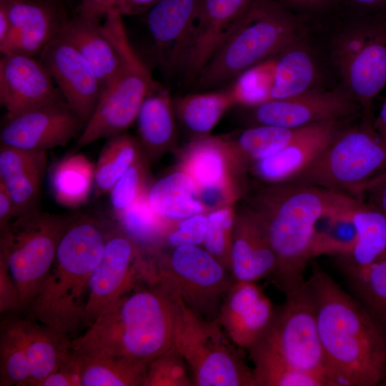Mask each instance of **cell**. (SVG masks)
I'll return each mask as SVG.
<instances>
[{
    "instance_id": "obj_1",
    "label": "cell",
    "mask_w": 386,
    "mask_h": 386,
    "mask_svg": "<svg viewBox=\"0 0 386 386\" xmlns=\"http://www.w3.org/2000/svg\"><path fill=\"white\" fill-rule=\"evenodd\" d=\"M307 282L322 351L339 386L382 383L386 376V342L366 309L316 264Z\"/></svg>"
},
{
    "instance_id": "obj_2",
    "label": "cell",
    "mask_w": 386,
    "mask_h": 386,
    "mask_svg": "<svg viewBox=\"0 0 386 386\" xmlns=\"http://www.w3.org/2000/svg\"><path fill=\"white\" fill-rule=\"evenodd\" d=\"M351 197L292 181L265 184L249 197L247 207L262 224L276 255L272 282L284 293L306 280L319 218Z\"/></svg>"
},
{
    "instance_id": "obj_3",
    "label": "cell",
    "mask_w": 386,
    "mask_h": 386,
    "mask_svg": "<svg viewBox=\"0 0 386 386\" xmlns=\"http://www.w3.org/2000/svg\"><path fill=\"white\" fill-rule=\"evenodd\" d=\"M177 294L158 282L137 286L107 307L73 351L94 352L148 367L173 346Z\"/></svg>"
},
{
    "instance_id": "obj_4",
    "label": "cell",
    "mask_w": 386,
    "mask_h": 386,
    "mask_svg": "<svg viewBox=\"0 0 386 386\" xmlns=\"http://www.w3.org/2000/svg\"><path fill=\"white\" fill-rule=\"evenodd\" d=\"M112 226L94 216L74 213L60 239L49 274L29 307L33 318L72 340L85 325L89 280Z\"/></svg>"
},
{
    "instance_id": "obj_5",
    "label": "cell",
    "mask_w": 386,
    "mask_h": 386,
    "mask_svg": "<svg viewBox=\"0 0 386 386\" xmlns=\"http://www.w3.org/2000/svg\"><path fill=\"white\" fill-rule=\"evenodd\" d=\"M295 16L274 0H253L234 31L192 84L207 90L234 81L244 71L297 42Z\"/></svg>"
},
{
    "instance_id": "obj_6",
    "label": "cell",
    "mask_w": 386,
    "mask_h": 386,
    "mask_svg": "<svg viewBox=\"0 0 386 386\" xmlns=\"http://www.w3.org/2000/svg\"><path fill=\"white\" fill-rule=\"evenodd\" d=\"M173 346L184 359L194 386H256L242 350L217 320L192 310L177 295Z\"/></svg>"
},
{
    "instance_id": "obj_7",
    "label": "cell",
    "mask_w": 386,
    "mask_h": 386,
    "mask_svg": "<svg viewBox=\"0 0 386 386\" xmlns=\"http://www.w3.org/2000/svg\"><path fill=\"white\" fill-rule=\"evenodd\" d=\"M372 121L362 117L360 124L342 129L291 181L346 193L362 200L363 186L386 170V138L374 127Z\"/></svg>"
},
{
    "instance_id": "obj_8",
    "label": "cell",
    "mask_w": 386,
    "mask_h": 386,
    "mask_svg": "<svg viewBox=\"0 0 386 386\" xmlns=\"http://www.w3.org/2000/svg\"><path fill=\"white\" fill-rule=\"evenodd\" d=\"M74 215L36 209L15 217L0 230V254L6 261L21 307H29L40 291Z\"/></svg>"
},
{
    "instance_id": "obj_9",
    "label": "cell",
    "mask_w": 386,
    "mask_h": 386,
    "mask_svg": "<svg viewBox=\"0 0 386 386\" xmlns=\"http://www.w3.org/2000/svg\"><path fill=\"white\" fill-rule=\"evenodd\" d=\"M272 325L252 347H257L299 370L339 386L325 357L318 335L316 311L307 280L287 291Z\"/></svg>"
},
{
    "instance_id": "obj_10",
    "label": "cell",
    "mask_w": 386,
    "mask_h": 386,
    "mask_svg": "<svg viewBox=\"0 0 386 386\" xmlns=\"http://www.w3.org/2000/svg\"><path fill=\"white\" fill-rule=\"evenodd\" d=\"M156 282L177 293L199 315L217 320L234 282L232 273L204 248L183 245L152 252Z\"/></svg>"
},
{
    "instance_id": "obj_11",
    "label": "cell",
    "mask_w": 386,
    "mask_h": 386,
    "mask_svg": "<svg viewBox=\"0 0 386 386\" xmlns=\"http://www.w3.org/2000/svg\"><path fill=\"white\" fill-rule=\"evenodd\" d=\"M154 279L152 253L113 224L102 257L89 280L85 325L89 327L107 307L139 286L140 280L153 282Z\"/></svg>"
},
{
    "instance_id": "obj_12",
    "label": "cell",
    "mask_w": 386,
    "mask_h": 386,
    "mask_svg": "<svg viewBox=\"0 0 386 386\" xmlns=\"http://www.w3.org/2000/svg\"><path fill=\"white\" fill-rule=\"evenodd\" d=\"M117 49L122 61L121 71L102 92L93 114L77 139L79 147L124 133L136 121L154 81L129 41L119 44Z\"/></svg>"
},
{
    "instance_id": "obj_13",
    "label": "cell",
    "mask_w": 386,
    "mask_h": 386,
    "mask_svg": "<svg viewBox=\"0 0 386 386\" xmlns=\"http://www.w3.org/2000/svg\"><path fill=\"white\" fill-rule=\"evenodd\" d=\"M335 56L362 117L373 119L372 102L386 86V29L364 26L345 33L337 44Z\"/></svg>"
},
{
    "instance_id": "obj_14",
    "label": "cell",
    "mask_w": 386,
    "mask_h": 386,
    "mask_svg": "<svg viewBox=\"0 0 386 386\" xmlns=\"http://www.w3.org/2000/svg\"><path fill=\"white\" fill-rule=\"evenodd\" d=\"M85 123L64 97L4 119L1 145L44 151L66 146L83 130Z\"/></svg>"
},
{
    "instance_id": "obj_15",
    "label": "cell",
    "mask_w": 386,
    "mask_h": 386,
    "mask_svg": "<svg viewBox=\"0 0 386 386\" xmlns=\"http://www.w3.org/2000/svg\"><path fill=\"white\" fill-rule=\"evenodd\" d=\"M252 1L201 0L180 72L186 86L194 84Z\"/></svg>"
},
{
    "instance_id": "obj_16",
    "label": "cell",
    "mask_w": 386,
    "mask_h": 386,
    "mask_svg": "<svg viewBox=\"0 0 386 386\" xmlns=\"http://www.w3.org/2000/svg\"><path fill=\"white\" fill-rule=\"evenodd\" d=\"M39 54V61L55 81L64 99L86 124L102 94L94 70L76 48L59 34Z\"/></svg>"
},
{
    "instance_id": "obj_17",
    "label": "cell",
    "mask_w": 386,
    "mask_h": 386,
    "mask_svg": "<svg viewBox=\"0 0 386 386\" xmlns=\"http://www.w3.org/2000/svg\"><path fill=\"white\" fill-rule=\"evenodd\" d=\"M357 102L341 91L310 89L281 99H273L252 107L254 125L299 128L315 123L342 119L357 111Z\"/></svg>"
},
{
    "instance_id": "obj_18",
    "label": "cell",
    "mask_w": 386,
    "mask_h": 386,
    "mask_svg": "<svg viewBox=\"0 0 386 386\" xmlns=\"http://www.w3.org/2000/svg\"><path fill=\"white\" fill-rule=\"evenodd\" d=\"M246 166L228 138L204 136L187 147L178 167L192 177L198 192L242 193Z\"/></svg>"
},
{
    "instance_id": "obj_19",
    "label": "cell",
    "mask_w": 386,
    "mask_h": 386,
    "mask_svg": "<svg viewBox=\"0 0 386 386\" xmlns=\"http://www.w3.org/2000/svg\"><path fill=\"white\" fill-rule=\"evenodd\" d=\"M62 96L39 60L20 54H2L0 104L6 109V119Z\"/></svg>"
},
{
    "instance_id": "obj_20",
    "label": "cell",
    "mask_w": 386,
    "mask_h": 386,
    "mask_svg": "<svg viewBox=\"0 0 386 386\" xmlns=\"http://www.w3.org/2000/svg\"><path fill=\"white\" fill-rule=\"evenodd\" d=\"M276 311L256 282L234 281L223 300L217 320L229 339L247 351L267 332Z\"/></svg>"
},
{
    "instance_id": "obj_21",
    "label": "cell",
    "mask_w": 386,
    "mask_h": 386,
    "mask_svg": "<svg viewBox=\"0 0 386 386\" xmlns=\"http://www.w3.org/2000/svg\"><path fill=\"white\" fill-rule=\"evenodd\" d=\"M11 29L0 46L1 54L33 56L56 36L66 21L63 10L52 0H0Z\"/></svg>"
},
{
    "instance_id": "obj_22",
    "label": "cell",
    "mask_w": 386,
    "mask_h": 386,
    "mask_svg": "<svg viewBox=\"0 0 386 386\" xmlns=\"http://www.w3.org/2000/svg\"><path fill=\"white\" fill-rule=\"evenodd\" d=\"M201 0H162L147 12L157 61L168 76L180 74Z\"/></svg>"
},
{
    "instance_id": "obj_23",
    "label": "cell",
    "mask_w": 386,
    "mask_h": 386,
    "mask_svg": "<svg viewBox=\"0 0 386 386\" xmlns=\"http://www.w3.org/2000/svg\"><path fill=\"white\" fill-rule=\"evenodd\" d=\"M341 120H327L307 126L283 149L252 162V173L264 184L291 181L317 157L342 129Z\"/></svg>"
},
{
    "instance_id": "obj_24",
    "label": "cell",
    "mask_w": 386,
    "mask_h": 386,
    "mask_svg": "<svg viewBox=\"0 0 386 386\" xmlns=\"http://www.w3.org/2000/svg\"><path fill=\"white\" fill-rule=\"evenodd\" d=\"M277 258L265 230L247 206L236 213L231 256L234 281L257 282L271 277Z\"/></svg>"
},
{
    "instance_id": "obj_25",
    "label": "cell",
    "mask_w": 386,
    "mask_h": 386,
    "mask_svg": "<svg viewBox=\"0 0 386 386\" xmlns=\"http://www.w3.org/2000/svg\"><path fill=\"white\" fill-rule=\"evenodd\" d=\"M46 169V152L0 145V183L12 199L16 217L39 209Z\"/></svg>"
},
{
    "instance_id": "obj_26",
    "label": "cell",
    "mask_w": 386,
    "mask_h": 386,
    "mask_svg": "<svg viewBox=\"0 0 386 386\" xmlns=\"http://www.w3.org/2000/svg\"><path fill=\"white\" fill-rule=\"evenodd\" d=\"M59 34L69 41L89 64L103 92L119 74L122 61L100 20L77 14L68 19Z\"/></svg>"
},
{
    "instance_id": "obj_27",
    "label": "cell",
    "mask_w": 386,
    "mask_h": 386,
    "mask_svg": "<svg viewBox=\"0 0 386 386\" xmlns=\"http://www.w3.org/2000/svg\"><path fill=\"white\" fill-rule=\"evenodd\" d=\"M174 102L160 83L153 81L137 117L138 141L149 161L173 147L177 137Z\"/></svg>"
},
{
    "instance_id": "obj_28",
    "label": "cell",
    "mask_w": 386,
    "mask_h": 386,
    "mask_svg": "<svg viewBox=\"0 0 386 386\" xmlns=\"http://www.w3.org/2000/svg\"><path fill=\"white\" fill-rule=\"evenodd\" d=\"M19 322L30 371L28 385L37 386L69 360L71 340L33 317Z\"/></svg>"
},
{
    "instance_id": "obj_29",
    "label": "cell",
    "mask_w": 386,
    "mask_h": 386,
    "mask_svg": "<svg viewBox=\"0 0 386 386\" xmlns=\"http://www.w3.org/2000/svg\"><path fill=\"white\" fill-rule=\"evenodd\" d=\"M70 360L80 386H142L148 367L94 352L71 350Z\"/></svg>"
},
{
    "instance_id": "obj_30",
    "label": "cell",
    "mask_w": 386,
    "mask_h": 386,
    "mask_svg": "<svg viewBox=\"0 0 386 386\" xmlns=\"http://www.w3.org/2000/svg\"><path fill=\"white\" fill-rule=\"evenodd\" d=\"M147 199L152 209L167 221L207 213L199 200L195 182L180 169L152 183Z\"/></svg>"
},
{
    "instance_id": "obj_31",
    "label": "cell",
    "mask_w": 386,
    "mask_h": 386,
    "mask_svg": "<svg viewBox=\"0 0 386 386\" xmlns=\"http://www.w3.org/2000/svg\"><path fill=\"white\" fill-rule=\"evenodd\" d=\"M356 239L351 252L338 257L340 262L354 267H365L386 258V214L367 203L357 199L351 213Z\"/></svg>"
},
{
    "instance_id": "obj_32",
    "label": "cell",
    "mask_w": 386,
    "mask_h": 386,
    "mask_svg": "<svg viewBox=\"0 0 386 386\" xmlns=\"http://www.w3.org/2000/svg\"><path fill=\"white\" fill-rule=\"evenodd\" d=\"M94 164L84 154H69L55 163L49 182L56 202L76 208L89 198L94 186Z\"/></svg>"
},
{
    "instance_id": "obj_33",
    "label": "cell",
    "mask_w": 386,
    "mask_h": 386,
    "mask_svg": "<svg viewBox=\"0 0 386 386\" xmlns=\"http://www.w3.org/2000/svg\"><path fill=\"white\" fill-rule=\"evenodd\" d=\"M174 102L182 124L199 137L207 136L224 114L237 105L231 86L223 90L187 94Z\"/></svg>"
},
{
    "instance_id": "obj_34",
    "label": "cell",
    "mask_w": 386,
    "mask_h": 386,
    "mask_svg": "<svg viewBox=\"0 0 386 386\" xmlns=\"http://www.w3.org/2000/svg\"><path fill=\"white\" fill-rule=\"evenodd\" d=\"M296 43L274 56L270 100L303 93L311 89L316 79L317 69L313 59Z\"/></svg>"
},
{
    "instance_id": "obj_35",
    "label": "cell",
    "mask_w": 386,
    "mask_h": 386,
    "mask_svg": "<svg viewBox=\"0 0 386 386\" xmlns=\"http://www.w3.org/2000/svg\"><path fill=\"white\" fill-rule=\"evenodd\" d=\"M340 264L349 284L386 342V258L360 267Z\"/></svg>"
},
{
    "instance_id": "obj_36",
    "label": "cell",
    "mask_w": 386,
    "mask_h": 386,
    "mask_svg": "<svg viewBox=\"0 0 386 386\" xmlns=\"http://www.w3.org/2000/svg\"><path fill=\"white\" fill-rule=\"evenodd\" d=\"M142 150L138 139L124 132L108 138L94 164L95 194H108Z\"/></svg>"
},
{
    "instance_id": "obj_37",
    "label": "cell",
    "mask_w": 386,
    "mask_h": 386,
    "mask_svg": "<svg viewBox=\"0 0 386 386\" xmlns=\"http://www.w3.org/2000/svg\"><path fill=\"white\" fill-rule=\"evenodd\" d=\"M117 226L140 247L152 252L160 249L163 238L174 221L159 217L151 207L147 193L117 216Z\"/></svg>"
},
{
    "instance_id": "obj_38",
    "label": "cell",
    "mask_w": 386,
    "mask_h": 386,
    "mask_svg": "<svg viewBox=\"0 0 386 386\" xmlns=\"http://www.w3.org/2000/svg\"><path fill=\"white\" fill-rule=\"evenodd\" d=\"M307 127L288 128L272 125H254L233 139L228 137V139L243 160L247 164H251L287 146L301 134Z\"/></svg>"
},
{
    "instance_id": "obj_39",
    "label": "cell",
    "mask_w": 386,
    "mask_h": 386,
    "mask_svg": "<svg viewBox=\"0 0 386 386\" xmlns=\"http://www.w3.org/2000/svg\"><path fill=\"white\" fill-rule=\"evenodd\" d=\"M247 352L256 386H334L330 380L295 368L259 347Z\"/></svg>"
},
{
    "instance_id": "obj_40",
    "label": "cell",
    "mask_w": 386,
    "mask_h": 386,
    "mask_svg": "<svg viewBox=\"0 0 386 386\" xmlns=\"http://www.w3.org/2000/svg\"><path fill=\"white\" fill-rule=\"evenodd\" d=\"M29 366L19 317H7L0 332V385H28Z\"/></svg>"
},
{
    "instance_id": "obj_41",
    "label": "cell",
    "mask_w": 386,
    "mask_h": 386,
    "mask_svg": "<svg viewBox=\"0 0 386 386\" xmlns=\"http://www.w3.org/2000/svg\"><path fill=\"white\" fill-rule=\"evenodd\" d=\"M148 162L142 150L109 192L111 209L116 217L147 193L150 187Z\"/></svg>"
},
{
    "instance_id": "obj_42",
    "label": "cell",
    "mask_w": 386,
    "mask_h": 386,
    "mask_svg": "<svg viewBox=\"0 0 386 386\" xmlns=\"http://www.w3.org/2000/svg\"><path fill=\"white\" fill-rule=\"evenodd\" d=\"M274 56L248 69L230 85L238 105L255 107L270 101Z\"/></svg>"
},
{
    "instance_id": "obj_43",
    "label": "cell",
    "mask_w": 386,
    "mask_h": 386,
    "mask_svg": "<svg viewBox=\"0 0 386 386\" xmlns=\"http://www.w3.org/2000/svg\"><path fill=\"white\" fill-rule=\"evenodd\" d=\"M237 212L229 204L207 213L204 248L231 272L234 224Z\"/></svg>"
},
{
    "instance_id": "obj_44",
    "label": "cell",
    "mask_w": 386,
    "mask_h": 386,
    "mask_svg": "<svg viewBox=\"0 0 386 386\" xmlns=\"http://www.w3.org/2000/svg\"><path fill=\"white\" fill-rule=\"evenodd\" d=\"M189 371L184 359L172 346L149 364L142 386H192Z\"/></svg>"
},
{
    "instance_id": "obj_45",
    "label": "cell",
    "mask_w": 386,
    "mask_h": 386,
    "mask_svg": "<svg viewBox=\"0 0 386 386\" xmlns=\"http://www.w3.org/2000/svg\"><path fill=\"white\" fill-rule=\"evenodd\" d=\"M207 226V213L197 214L174 221L166 232L160 249H172L183 245L203 243Z\"/></svg>"
},
{
    "instance_id": "obj_46",
    "label": "cell",
    "mask_w": 386,
    "mask_h": 386,
    "mask_svg": "<svg viewBox=\"0 0 386 386\" xmlns=\"http://www.w3.org/2000/svg\"><path fill=\"white\" fill-rule=\"evenodd\" d=\"M22 308L16 284L10 274L6 261L0 254V312L1 315Z\"/></svg>"
},
{
    "instance_id": "obj_47",
    "label": "cell",
    "mask_w": 386,
    "mask_h": 386,
    "mask_svg": "<svg viewBox=\"0 0 386 386\" xmlns=\"http://www.w3.org/2000/svg\"><path fill=\"white\" fill-rule=\"evenodd\" d=\"M360 194L365 202L386 214V170L369 180Z\"/></svg>"
},
{
    "instance_id": "obj_48",
    "label": "cell",
    "mask_w": 386,
    "mask_h": 386,
    "mask_svg": "<svg viewBox=\"0 0 386 386\" xmlns=\"http://www.w3.org/2000/svg\"><path fill=\"white\" fill-rule=\"evenodd\" d=\"M37 386H80L70 358L59 370L41 380Z\"/></svg>"
},
{
    "instance_id": "obj_49",
    "label": "cell",
    "mask_w": 386,
    "mask_h": 386,
    "mask_svg": "<svg viewBox=\"0 0 386 386\" xmlns=\"http://www.w3.org/2000/svg\"><path fill=\"white\" fill-rule=\"evenodd\" d=\"M117 0H81L78 7L79 15L101 20Z\"/></svg>"
},
{
    "instance_id": "obj_50",
    "label": "cell",
    "mask_w": 386,
    "mask_h": 386,
    "mask_svg": "<svg viewBox=\"0 0 386 386\" xmlns=\"http://www.w3.org/2000/svg\"><path fill=\"white\" fill-rule=\"evenodd\" d=\"M162 0H117L112 8L124 15H137L147 13Z\"/></svg>"
},
{
    "instance_id": "obj_51",
    "label": "cell",
    "mask_w": 386,
    "mask_h": 386,
    "mask_svg": "<svg viewBox=\"0 0 386 386\" xmlns=\"http://www.w3.org/2000/svg\"><path fill=\"white\" fill-rule=\"evenodd\" d=\"M16 217L14 204L9 192L0 183V230Z\"/></svg>"
},
{
    "instance_id": "obj_52",
    "label": "cell",
    "mask_w": 386,
    "mask_h": 386,
    "mask_svg": "<svg viewBox=\"0 0 386 386\" xmlns=\"http://www.w3.org/2000/svg\"><path fill=\"white\" fill-rule=\"evenodd\" d=\"M11 29L8 14L4 7L0 5V46H1L8 38Z\"/></svg>"
},
{
    "instance_id": "obj_53",
    "label": "cell",
    "mask_w": 386,
    "mask_h": 386,
    "mask_svg": "<svg viewBox=\"0 0 386 386\" xmlns=\"http://www.w3.org/2000/svg\"><path fill=\"white\" fill-rule=\"evenodd\" d=\"M325 0H277L283 6L296 8H311L318 6Z\"/></svg>"
},
{
    "instance_id": "obj_54",
    "label": "cell",
    "mask_w": 386,
    "mask_h": 386,
    "mask_svg": "<svg viewBox=\"0 0 386 386\" xmlns=\"http://www.w3.org/2000/svg\"><path fill=\"white\" fill-rule=\"evenodd\" d=\"M374 127L386 138V99L381 107L377 117L372 121Z\"/></svg>"
},
{
    "instance_id": "obj_55",
    "label": "cell",
    "mask_w": 386,
    "mask_h": 386,
    "mask_svg": "<svg viewBox=\"0 0 386 386\" xmlns=\"http://www.w3.org/2000/svg\"><path fill=\"white\" fill-rule=\"evenodd\" d=\"M355 4L365 9H377L386 4V0H351Z\"/></svg>"
}]
</instances>
